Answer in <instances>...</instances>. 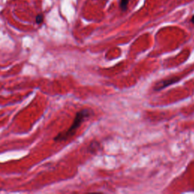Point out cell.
I'll use <instances>...</instances> for the list:
<instances>
[{"instance_id":"1","label":"cell","mask_w":194,"mask_h":194,"mask_svg":"<svg viewBox=\"0 0 194 194\" xmlns=\"http://www.w3.org/2000/svg\"><path fill=\"white\" fill-rule=\"evenodd\" d=\"M91 115V111L89 109H83L81 111L78 112L76 114L74 120L73 121V124H71V126L70 127L68 131H65V132L59 133L57 136L54 138L55 141H65L67 140L68 138L72 137L73 135H74L76 131L78 129L79 127L81 125V124L83 123V121L86 118H89Z\"/></svg>"},{"instance_id":"2","label":"cell","mask_w":194,"mask_h":194,"mask_svg":"<svg viewBox=\"0 0 194 194\" xmlns=\"http://www.w3.org/2000/svg\"><path fill=\"white\" fill-rule=\"evenodd\" d=\"M180 80V78L178 77H171L170 79H167V80H161L159 83H157L156 84L154 87V90L156 91H159L161 89H164V88L167 87V86H170V85L173 84V83H175L177 82H178Z\"/></svg>"},{"instance_id":"3","label":"cell","mask_w":194,"mask_h":194,"mask_svg":"<svg viewBox=\"0 0 194 194\" xmlns=\"http://www.w3.org/2000/svg\"><path fill=\"white\" fill-rule=\"evenodd\" d=\"M128 2H129V0H120V8H121V10L123 11L127 10Z\"/></svg>"},{"instance_id":"4","label":"cell","mask_w":194,"mask_h":194,"mask_svg":"<svg viewBox=\"0 0 194 194\" xmlns=\"http://www.w3.org/2000/svg\"><path fill=\"white\" fill-rule=\"evenodd\" d=\"M43 21V15H38L36 17V22H37V24H41Z\"/></svg>"},{"instance_id":"5","label":"cell","mask_w":194,"mask_h":194,"mask_svg":"<svg viewBox=\"0 0 194 194\" xmlns=\"http://www.w3.org/2000/svg\"><path fill=\"white\" fill-rule=\"evenodd\" d=\"M191 22H192V24H194V15L192 16V18H191Z\"/></svg>"}]
</instances>
